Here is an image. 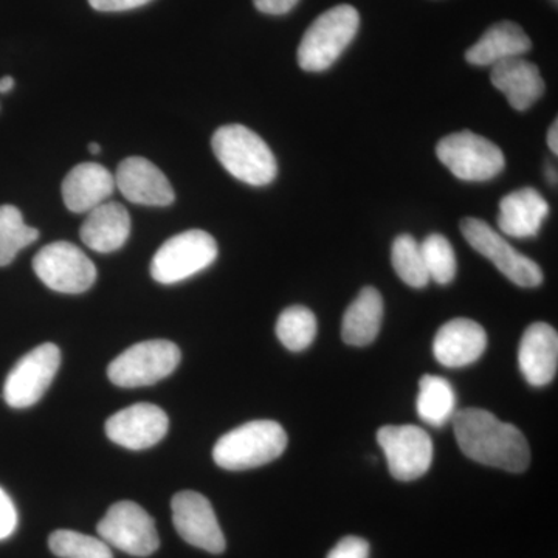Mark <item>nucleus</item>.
Instances as JSON below:
<instances>
[{"instance_id":"22","label":"nucleus","mask_w":558,"mask_h":558,"mask_svg":"<svg viewBox=\"0 0 558 558\" xmlns=\"http://www.w3.org/2000/svg\"><path fill=\"white\" fill-rule=\"evenodd\" d=\"M532 43L519 24L501 21L492 25L475 46L470 47L465 60L473 65H495L519 58L531 50Z\"/></svg>"},{"instance_id":"3","label":"nucleus","mask_w":558,"mask_h":558,"mask_svg":"<svg viewBox=\"0 0 558 558\" xmlns=\"http://www.w3.org/2000/svg\"><path fill=\"white\" fill-rule=\"evenodd\" d=\"M288 433L275 421H252L226 433L213 449L220 469L240 472L269 464L284 453Z\"/></svg>"},{"instance_id":"9","label":"nucleus","mask_w":558,"mask_h":558,"mask_svg":"<svg viewBox=\"0 0 558 558\" xmlns=\"http://www.w3.org/2000/svg\"><path fill=\"white\" fill-rule=\"evenodd\" d=\"M462 236L476 252L486 256L495 267L513 284L520 288H538L543 282V271L535 260L521 255L502 234L497 233L487 222L475 218L461 220Z\"/></svg>"},{"instance_id":"31","label":"nucleus","mask_w":558,"mask_h":558,"mask_svg":"<svg viewBox=\"0 0 558 558\" xmlns=\"http://www.w3.org/2000/svg\"><path fill=\"white\" fill-rule=\"evenodd\" d=\"M17 527V510L9 494L0 487V539H7Z\"/></svg>"},{"instance_id":"7","label":"nucleus","mask_w":558,"mask_h":558,"mask_svg":"<svg viewBox=\"0 0 558 558\" xmlns=\"http://www.w3.org/2000/svg\"><path fill=\"white\" fill-rule=\"evenodd\" d=\"M180 359V349L172 341H142L112 360L108 368L109 380L121 388L148 387L171 376Z\"/></svg>"},{"instance_id":"23","label":"nucleus","mask_w":558,"mask_h":558,"mask_svg":"<svg viewBox=\"0 0 558 558\" xmlns=\"http://www.w3.org/2000/svg\"><path fill=\"white\" fill-rule=\"evenodd\" d=\"M384 319V300L379 290H360L357 299L349 304L341 323V337L349 347H368L379 336Z\"/></svg>"},{"instance_id":"18","label":"nucleus","mask_w":558,"mask_h":558,"mask_svg":"<svg viewBox=\"0 0 558 558\" xmlns=\"http://www.w3.org/2000/svg\"><path fill=\"white\" fill-rule=\"evenodd\" d=\"M548 215L549 204L537 190L521 189L499 202L498 229L508 236L526 240L537 236Z\"/></svg>"},{"instance_id":"21","label":"nucleus","mask_w":558,"mask_h":558,"mask_svg":"<svg viewBox=\"0 0 558 558\" xmlns=\"http://www.w3.org/2000/svg\"><path fill=\"white\" fill-rule=\"evenodd\" d=\"M80 234L81 241L94 252H116L130 240V213L119 202H105L89 211Z\"/></svg>"},{"instance_id":"24","label":"nucleus","mask_w":558,"mask_h":558,"mask_svg":"<svg viewBox=\"0 0 558 558\" xmlns=\"http://www.w3.org/2000/svg\"><path fill=\"white\" fill-rule=\"evenodd\" d=\"M418 417L432 427H444L457 413V395L450 381L439 376H424L418 381Z\"/></svg>"},{"instance_id":"33","label":"nucleus","mask_w":558,"mask_h":558,"mask_svg":"<svg viewBox=\"0 0 558 558\" xmlns=\"http://www.w3.org/2000/svg\"><path fill=\"white\" fill-rule=\"evenodd\" d=\"M299 2L300 0H253L260 13L271 14V16L288 14Z\"/></svg>"},{"instance_id":"14","label":"nucleus","mask_w":558,"mask_h":558,"mask_svg":"<svg viewBox=\"0 0 558 558\" xmlns=\"http://www.w3.org/2000/svg\"><path fill=\"white\" fill-rule=\"evenodd\" d=\"M167 413L153 403H137L119 411L106 422V435L124 449L145 450L167 436Z\"/></svg>"},{"instance_id":"32","label":"nucleus","mask_w":558,"mask_h":558,"mask_svg":"<svg viewBox=\"0 0 558 558\" xmlns=\"http://www.w3.org/2000/svg\"><path fill=\"white\" fill-rule=\"evenodd\" d=\"M150 0H89L90 7L97 11L112 13V11H126L146 5Z\"/></svg>"},{"instance_id":"19","label":"nucleus","mask_w":558,"mask_h":558,"mask_svg":"<svg viewBox=\"0 0 558 558\" xmlns=\"http://www.w3.org/2000/svg\"><path fill=\"white\" fill-rule=\"evenodd\" d=\"M490 81L515 110L532 108L545 94V81L537 65L521 57L492 65Z\"/></svg>"},{"instance_id":"20","label":"nucleus","mask_w":558,"mask_h":558,"mask_svg":"<svg viewBox=\"0 0 558 558\" xmlns=\"http://www.w3.org/2000/svg\"><path fill=\"white\" fill-rule=\"evenodd\" d=\"M116 190V179L98 163H81L65 175L62 199L73 213H89Z\"/></svg>"},{"instance_id":"26","label":"nucleus","mask_w":558,"mask_h":558,"mask_svg":"<svg viewBox=\"0 0 558 558\" xmlns=\"http://www.w3.org/2000/svg\"><path fill=\"white\" fill-rule=\"evenodd\" d=\"M317 317L304 306H290L281 312L277 322L278 340L289 351H304L317 337Z\"/></svg>"},{"instance_id":"34","label":"nucleus","mask_w":558,"mask_h":558,"mask_svg":"<svg viewBox=\"0 0 558 558\" xmlns=\"http://www.w3.org/2000/svg\"><path fill=\"white\" fill-rule=\"evenodd\" d=\"M548 146L554 154H558V124L557 120L554 121L553 126L549 128L548 132Z\"/></svg>"},{"instance_id":"25","label":"nucleus","mask_w":558,"mask_h":558,"mask_svg":"<svg viewBox=\"0 0 558 558\" xmlns=\"http://www.w3.org/2000/svg\"><path fill=\"white\" fill-rule=\"evenodd\" d=\"M39 231L25 226L20 208L0 205V267L9 266L22 248L38 241Z\"/></svg>"},{"instance_id":"4","label":"nucleus","mask_w":558,"mask_h":558,"mask_svg":"<svg viewBox=\"0 0 558 558\" xmlns=\"http://www.w3.org/2000/svg\"><path fill=\"white\" fill-rule=\"evenodd\" d=\"M360 27L359 11L351 5L333 7L312 22L299 47V64L306 72H325L333 64Z\"/></svg>"},{"instance_id":"17","label":"nucleus","mask_w":558,"mask_h":558,"mask_svg":"<svg viewBox=\"0 0 558 558\" xmlns=\"http://www.w3.org/2000/svg\"><path fill=\"white\" fill-rule=\"evenodd\" d=\"M519 366L532 387H546L556 379L558 336L553 326L537 322L524 330L519 349Z\"/></svg>"},{"instance_id":"12","label":"nucleus","mask_w":558,"mask_h":558,"mask_svg":"<svg viewBox=\"0 0 558 558\" xmlns=\"http://www.w3.org/2000/svg\"><path fill=\"white\" fill-rule=\"evenodd\" d=\"M389 473L399 481H414L432 468L433 440L416 425H387L377 432Z\"/></svg>"},{"instance_id":"27","label":"nucleus","mask_w":558,"mask_h":558,"mask_svg":"<svg viewBox=\"0 0 558 558\" xmlns=\"http://www.w3.org/2000/svg\"><path fill=\"white\" fill-rule=\"evenodd\" d=\"M391 263L396 274L405 284L414 289H424L429 275L422 256L421 244L410 234L396 238L391 250Z\"/></svg>"},{"instance_id":"5","label":"nucleus","mask_w":558,"mask_h":558,"mask_svg":"<svg viewBox=\"0 0 558 558\" xmlns=\"http://www.w3.org/2000/svg\"><path fill=\"white\" fill-rule=\"evenodd\" d=\"M218 258V242L207 231L190 230L165 242L153 260L150 277L160 284H175L207 269Z\"/></svg>"},{"instance_id":"11","label":"nucleus","mask_w":558,"mask_h":558,"mask_svg":"<svg viewBox=\"0 0 558 558\" xmlns=\"http://www.w3.org/2000/svg\"><path fill=\"white\" fill-rule=\"evenodd\" d=\"M97 531L102 542L134 557H148L160 546L153 517L132 501L110 506Z\"/></svg>"},{"instance_id":"8","label":"nucleus","mask_w":558,"mask_h":558,"mask_svg":"<svg viewBox=\"0 0 558 558\" xmlns=\"http://www.w3.org/2000/svg\"><path fill=\"white\" fill-rule=\"evenodd\" d=\"M33 270L54 292L78 295L97 281V269L83 250L70 242H53L40 248L33 259Z\"/></svg>"},{"instance_id":"28","label":"nucleus","mask_w":558,"mask_h":558,"mask_svg":"<svg viewBox=\"0 0 558 558\" xmlns=\"http://www.w3.org/2000/svg\"><path fill=\"white\" fill-rule=\"evenodd\" d=\"M51 553L60 558H113L108 543L75 531H57L50 535Z\"/></svg>"},{"instance_id":"10","label":"nucleus","mask_w":558,"mask_h":558,"mask_svg":"<svg viewBox=\"0 0 558 558\" xmlns=\"http://www.w3.org/2000/svg\"><path fill=\"white\" fill-rule=\"evenodd\" d=\"M60 365L61 351L57 344L36 347L10 371L3 385V399L11 409H31L44 398Z\"/></svg>"},{"instance_id":"36","label":"nucleus","mask_w":558,"mask_h":558,"mask_svg":"<svg viewBox=\"0 0 558 558\" xmlns=\"http://www.w3.org/2000/svg\"><path fill=\"white\" fill-rule=\"evenodd\" d=\"M89 153L94 154V156H98L101 153V146L98 143H90Z\"/></svg>"},{"instance_id":"1","label":"nucleus","mask_w":558,"mask_h":558,"mask_svg":"<svg viewBox=\"0 0 558 558\" xmlns=\"http://www.w3.org/2000/svg\"><path fill=\"white\" fill-rule=\"evenodd\" d=\"M451 421L459 449L473 461L512 473L524 472L531 464V449L523 433L490 411L459 410Z\"/></svg>"},{"instance_id":"30","label":"nucleus","mask_w":558,"mask_h":558,"mask_svg":"<svg viewBox=\"0 0 558 558\" xmlns=\"http://www.w3.org/2000/svg\"><path fill=\"white\" fill-rule=\"evenodd\" d=\"M328 558H369V543L366 539L349 535L333 546Z\"/></svg>"},{"instance_id":"2","label":"nucleus","mask_w":558,"mask_h":558,"mask_svg":"<svg viewBox=\"0 0 558 558\" xmlns=\"http://www.w3.org/2000/svg\"><path fill=\"white\" fill-rule=\"evenodd\" d=\"M213 153L233 178L252 186H266L277 179L274 153L256 132L242 124H227L215 132Z\"/></svg>"},{"instance_id":"16","label":"nucleus","mask_w":558,"mask_h":558,"mask_svg":"<svg viewBox=\"0 0 558 558\" xmlns=\"http://www.w3.org/2000/svg\"><path fill=\"white\" fill-rule=\"evenodd\" d=\"M487 348V333L480 323L454 318L440 326L433 341V354L446 368H464L481 359Z\"/></svg>"},{"instance_id":"35","label":"nucleus","mask_w":558,"mask_h":558,"mask_svg":"<svg viewBox=\"0 0 558 558\" xmlns=\"http://www.w3.org/2000/svg\"><path fill=\"white\" fill-rule=\"evenodd\" d=\"M14 78H11V76H3L2 80H0V94H9V92L14 89Z\"/></svg>"},{"instance_id":"29","label":"nucleus","mask_w":558,"mask_h":558,"mask_svg":"<svg viewBox=\"0 0 558 558\" xmlns=\"http://www.w3.org/2000/svg\"><path fill=\"white\" fill-rule=\"evenodd\" d=\"M421 250L429 279H435L440 286L450 284L457 277V255L450 241L442 234H429L422 242Z\"/></svg>"},{"instance_id":"13","label":"nucleus","mask_w":558,"mask_h":558,"mask_svg":"<svg viewBox=\"0 0 558 558\" xmlns=\"http://www.w3.org/2000/svg\"><path fill=\"white\" fill-rule=\"evenodd\" d=\"M172 523L180 537L191 546L207 550L209 554H222L226 550V537L216 519L211 502L197 492H180L171 501Z\"/></svg>"},{"instance_id":"15","label":"nucleus","mask_w":558,"mask_h":558,"mask_svg":"<svg viewBox=\"0 0 558 558\" xmlns=\"http://www.w3.org/2000/svg\"><path fill=\"white\" fill-rule=\"evenodd\" d=\"M116 186L132 204L148 207H168L175 199L170 180L143 157H130L121 161L116 174Z\"/></svg>"},{"instance_id":"6","label":"nucleus","mask_w":558,"mask_h":558,"mask_svg":"<svg viewBox=\"0 0 558 558\" xmlns=\"http://www.w3.org/2000/svg\"><path fill=\"white\" fill-rule=\"evenodd\" d=\"M436 154L454 178L468 182H486L497 178L506 167L502 150L472 131L447 135L436 146Z\"/></svg>"}]
</instances>
